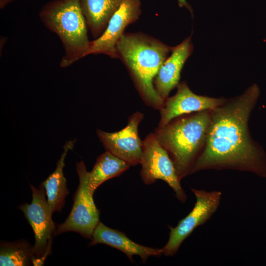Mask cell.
I'll list each match as a JSON object with an SVG mask.
<instances>
[{"label":"cell","instance_id":"obj_14","mask_svg":"<svg viewBox=\"0 0 266 266\" xmlns=\"http://www.w3.org/2000/svg\"><path fill=\"white\" fill-rule=\"evenodd\" d=\"M124 0H79L87 26L96 39L105 30L108 22Z\"/></svg>","mask_w":266,"mask_h":266},{"label":"cell","instance_id":"obj_17","mask_svg":"<svg viewBox=\"0 0 266 266\" xmlns=\"http://www.w3.org/2000/svg\"><path fill=\"white\" fill-rule=\"evenodd\" d=\"M33 246L26 241L3 242L0 244V266H24L33 264Z\"/></svg>","mask_w":266,"mask_h":266},{"label":"cell","instance_id":"obj_12","mask_svg":"<svg viewBox=\"0 0 266 266\" xmlns=\"http://www.w3.org/2000/svg\"><path fill=\"white\" fill-rule=\"evenodd\" d=\"M191 37L192 35L173 47L171 55L162 64L154 79L155 89L164 101L179 84L183 66L192 54L193 46Z\"/></svg>","mask_w":266,"mask_h":266},{"label":"cell","instance_id":"obj_10","mask_svg":"<svg viewBox=\"0 0 266 266\" xmlns=\"http://www.w3.org/2000/svg\"><path fill=\"white\" fill-rule=\"evenodd\" d=\"M141 12L140 0H124L110 18L104 33L90 42L87 55L103 54L118 58L116 45L126 28L139 18Z\"/></svg>","mask_w":266,"mask_h":266},{"label":"cell","instance_id":"obj_8","mask_svg":"<svg viewBox=\"0 0 266 266\" xmlns=\"http://www.w3.org/2000/svg\"><path fill=\"white\" fill-rule=\"evenodd\" d=\"M196 202L192 211L175 227H169L167 242L162 248L166 256H173L182 242L198 227L207 222L217 210L221 199L219 191H206L191 188Z\"/></svg>","mask_w":266,"mask_h":266},{"label":"cell","instance_id":"obj_4","mask_svg":"<svg viewBox=\"0 0 266 266\" xmlns=\"http://www.w3.org/2000/svg\"><path fill=\"white\" fill-rule=\"evenodd\" d=\"M39 18L59 37L64 49L61 67L70 66L87 55L90 42L79 0H54L41 8Z\"/></svg>","mask_w":266,"mask_h":266},{"label":"cell","instance_id":"obj_5","mask_svg":"<svg viewBox=\"0 0 266 266\" xmlns=\"http://www.w3.org/2000/svg\"><path fill=\"white\" fill-rule=\"evenodd\" d=\"M141 178L146 185L158 179L165 181L173 190L176 198L184 203L187 198L182 188L174 164L155 133L149 134L143 141V155L140 163Z\"/></svg>","mask_w":266,"mask_h":266},{"label":"cell","instance_id":"obj_7","mask_svg":"<svg viewBox=\"0 0 266 266\" xmlns=\"http://www.w3.org/2000/svg\"><path fill=\"white\" fill-rule=\"evenodd\" d=\"M30 186L33 196L31 203L23 204L19 206V208L24 213L34 233L35 244L33 264L40 266L51 253L55 225L52 219L53 212L46 200L44 187L41 185L37 189L32 185Z\"/></svg>","mask_w":266,"mask_h":266},{"label":"cell","instance_id":"obj_18","mask_svg":"<svg viewBox=\"0 0 266 266\" xmlns=\"http://www.w3.org/2000/svg\"><path fill=\"white\" fill-rule=\"evenodd\" d=\"M178 5L180 7H185L187 10L189 11L191 14L193 15V11L190 5V4L187 2L186 0H177Z\"/></svg>","mask_w":266,"mask_h":266},{"label":"cell","instance_id":"obj_13","mask_svg":"<svg viewBox=\"0 0 266 266\" xmlns=\"http://www.w3.org/2000/svg\"><path fill=\"white\" fill-rule=\"evenodd\" d=\"M90 245L103 244L116 248L124 253L133 261L134 255L139 256L143 263L151 256L159 257L163 254V249L154 248L137 244L123 232L111 229L99 222L96 227Z\"/></svg>","mask_w":266,"mask_h":266},{"label":"cell","instance_id":"obj_16","mask_svg":"<svg viewBox=\"0 0 266 266\" xmlns=\"http://www.w3.org/2000/svg\"><path fill=\"white\" fill-rule=\"evenodd\" d=\"M130 166L124 161L106 151L98 157L92 170L87 172L90 193L93 195L101 184L108 179L120 175Z\"/></svg>","mask_w":266,"mask_h":266},{"label":"cell","instance_id":"obj_1","mask_svg":"<svg viewBox=\"0 0 266 266\" xmlns=\"http://www.w3.org/2000/svg\"><path fill=\"white\" fill-rule=\"evenodd\" d=\"M260 94L254 84L241 95L211 110L206 138L191 174L233 169L266 177V156L251 137L248 121Z\"/></svg>","mask_w":266,"mask_h":266},{"label":"cell","instance_id":"obj_9","mask_svg":"<svg viewBox=\"0 0 266 266\" xmlns=\"http://www.w3.org/2000/svg\"><path fill=\"white\" fill-rule=\"evenodd\" d=\"M143 117V113L137 111L129 117L127 126L121 131L108 133L97 130V134L106 151L130 166L140 164L142 160L143 141L139 137L138 127Z\"/></svg>","mask_w":266,"mask_h":266},{"label":"cell","instance_id":"obj_15","mask_svg":"<svg viewBox=\"0 0 266 266\" xmlns=\"http://www.w3.org/2000/svg\"><path fill=\"white\" fill-rule=\"evenodd\" d=\"M74 142V140L66 141L64 146V152L58 160L55 170L41 184L45 189L47 203L52 212L61 211L68 193L63 168L67 152L72 149Z\"/></svg>","mask_w":266,"mask_h":266},{"label":"cell","instance_id":"obj_11","mask_svg":"<svg viewBox=\"0 0 266 266\" xmlns=\"http://www.w3.org/2000/svg\"><path fill=\"white\" fill-rule=\"evenodd\" d=\"M177 87L175 95L167 98L160 110L159 127L165 126L173 119L184 114L213 110L227 101L223 98L197 95L191 91L185 82L179 83Z\"/></svg>","mask_w":266,"mask_h":266},{"label":"cell","instance_id":"obj_2","mask_svg":"<svg viewBox=\"0 0 266 266\" xmlns=\"http://www.w3.org/2000/svg\"><path fill=\"white\" fill-rule=\"evenodd\" d=\"M173 47L142 33H124L116 45L117 57L128 68L142 99L155 109L161 110L165 101L153 82Z\"/></svg>","mask_w":266,"mask_h":266},{"label":"cell","instance_id":"obj_3","mask_svg":"<svg viewBox=\"0 0 266 266\" xmlns=\"http://www.w3.org/2000/svg\"><path fill=\"white\" fill-rule=\"evenodd\" d=\"M210 110L177 117L155 130L157 139L168 153L180 179L191 174L203 149L210 122Z\"/></svg>","mask_w":266,"mask_h":266},{"label":"cell","instance_id":"obj_19","mask_svg":"<svg viewBox=\"0 0 266 266\" xmlns=\"http://www.w3.org/2000/svg\"><path fill=\"white\" fill-rule=\"evenodd\" d=\"M16 0H0V8L3 9L10 3Z\"/></svg>","mask_w":266,"mask_h":266},{"label":"cell","instance_id":"obj_6","mask_svg":"<svg viewBox=\"0 0 266 266\" xmlns=\"http://www.w3.org/2000/svg\"><path fill=\"white\" fill-rule=\"evenodd\" d=\"M76 171L79 183L73 198L72 209L66 221L58 225L54 236L67 232H74L91 239L100 222V211L95 204L93 195L89 191L88 171L82 161L76 163Z\"/></svg>","mask_w":266,"mask_h":266}]
</instances>
